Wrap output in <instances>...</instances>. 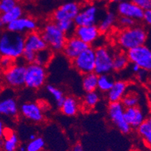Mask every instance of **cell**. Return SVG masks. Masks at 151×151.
I'll use <instances>...</instances> for the list:
<instances>
[{"label":"cell","mask_w":151,"mask_h":151,"mask_svg":"<svg viewBox=\"0 0 151 151\" xmlns=\"http://www.w3.org/2000/svg\"><path fill=\"white\" fill-rule=\"evenodd\" d=\"M140 70H141V68H140V67L138 66V65H135V64H132V71L134 73L137 74Z\"/></svg>","instance_id":"44"},{"label":"cell","mask_w":151,"mask_h":151,"mask_svg":"<svg viewBox=\"0 0 151 151\" xmlns=\"http://www.w3.org/2000/svg\"><path fill=\"white\" fill-rule=\"evenodd\" d=\"M128 83L123 80L115 81L111 90L107 93V99L109 103L120 102L127 93Z\"/></svg>","instance_id":"20"},{"label":"cell","mask_w":151,"mask_h":151,"mask_svg":"<svg viewBox=\"0 0 151 151\" xmlns=\"http://www.w3.org/2000/svg\"><path fill=\"white\" fill-rule=\"evenodd\" d=\"M118 23L120 24L121 27L124 28H129L135 25V21L133 19L129 18L128 17H124V16H120L118 20Z\"/></svg>","instance_id":"36"},{"label":"cell","mask_w":151,"mask_h":151,"mask_svg":"<svg viewBox=\"0 0 151 151\" xmlns=\"http://www.w3.org/2000/svg\"><path fill=\"white\" fill-rule=\"evenodd\" d=\"M36 138V136H35V134H31L29 135V141H31V140H33L34 138Z\"/></svg>","instance_id":"48"},{"label":"cell","mask_w":151,"mask_h":151,"mask_svg":"<svg viewBox=\"0 0 151 151\" xmlns=\"http://www.w3.org/2000/svg\"><path fill=\"white\" fill-rule=\"evenodd\" d=\"M7 31L23 34L37 31L38 23L35 19L29 17H21L6 25Z\"/></svg>","instance_id":"11"},{"label":"cell","mask_w":151,"mask_h":151,"mask_svg":"<svg viewBox=\"0 0 151 151\" xmlns=\"http://www.w3.org/2000/svg\"><path fill=\"white\" fill-rule=\"evenodd\" d=\"M98 75L95 72L86 74L82 79V87L86 93L96 91Z\"/></svg>","instance_id":"25"},{"label":"cell","mask_w":151,"mask_h":151,"mask_svg":"<svg viewBox=\"0 0 151 151\" xmlns=\"http://www.w3.org/2000/svg\"><path fill=\"white\" fill-rule=\"evenodd\" d=\"M52 57H53V51L47 47V48L41 50L36 53L35 63L45 67L51 61Z\"/></svg>","instance_id":"30"},{"label":"cell","mask_w":151,"mask_h":151,"mask_svg":"<svg viewBox=\"0 0 151 151\" xmlns=\"http://www.w3.org/2000/svg\"><path fill=\"white\" fill-rule=\"evenodd\" d=\"M116 14L113 12H108V13H106V14L100 20L99 25L97 26L100 32L101 33L108 32L114 27V23H116Z\"/></svg>","instance_id":"24"},{"label":"cell","mask_w":151,"mask_h":151,"mask_svg":"<svg viewBox=\"0 0 151 151\" xmlns=\"http://www.w3.org/2000/svg\"><path fill=\"white\" fill-rule=\"evenodd\" d=\"M71 151H84V150H83V146L78 143V144H76L75 145H74Z\"/></svg>","instance_id":"43"},{"label":"cell","mask_w":151,"mask_h":151,"mask_svg":"<svg viewBox=\"0 0 151 151\" xmlns=\"http://www.w3.org/2000/svg\"><path fill=\"white\" fill-rule=\"evenodd\" d=\"M6 130L7 129L5 128V125L4 123L3 120L0 118V138H3Z\"/></svg>","instance_id":"42"},{"label":"cell","mask_w":151,"mask_h":151,"mask_svg":"<svg viewBox=\"0 0 151 151\" xmlns=\"http://www.w3.org/2000/svg\"><path fill=\"white\" fill-rule=\"evenodd\" d=\"M145 20V23L148 25L151 24V10H145L144 12V14H143V19Z\"/></svg>","instance_id":"41"},{"label":"cell","mask_w":151,"mask_h":151,"mask_svg":"<svg viewBox=\"0 0 151 151\" xmlns=\"http://www.w3.org/2000/svg\"><path fill=\"white\" fill-rule=\"evenodd\" d=\"M100 101V96L96 91L86 93L83 99V107L86 111L93 109Z\"/></svg>","instance_id":"28"},{"label":"cell","mask_w":151,"mask_h":151,"mask_svg":"<svg viewBox=\"0 0 151 151\" xmlns=\"http://www.w3.org/2000/svg\"><path fill=\"white\" fill-rule=\"evenodd\" d=\"M140 99L138 95L135 93H126L123 98L121 100V104L123 105L125 108H131V107L138 106Z\"/></svg>","instance_id":"32"},{"label":"cell","mask_w":151,"mask_h":151,"mask_svg":"<svg viewBox=\"0 0 151 151\" xmlns=\"http://www.w3.org/2000/svg\"><path fill=\"white\" fill-rule=\"evenodd\" d=\"M2 145H3V138H0V149L2 148Z\"/></svg>","instance_id":"49"},{"label":"cell","mask_w":151,"mask_h":151,"mask_svg":"<svg viewBox=\"0 0 151 151\" xmlns=\"http://www.w3.org/2000/svg\"><path fill=\"white\" fill-rule=\"evenodd\" d=\"M35 55H36V53H33V52L24 50L21 57L23 60V61L25 62L26 63H27V64H31V63H35Z\"/></svg>","instance_id":"39"},{"label":"cell","mask_w":151,"mask_h":151,"mask_svg":"<svg viewBox=\"0 0 151 151\" xmlns=\"http://www.w3.org/2000/svg\"><path fill=\"white\" fill-rule=\"evenodd\" d=\"M129 64V59L124 52H119L113 56V70L115 71H121L128 67Z\"/></svg>","instance_id":"26"},{"label":"cell","mask_w":151,"mask_h":151,"mask_svg":"<svg viewBox=\"0 0 151 151\" xmlns=\"http://www.w3.org/2000/svg\"><path fill=\"white\" fill-rule=\"evenodd\" d=\"M129 63L138 65L141 69L150 71L151 69V50L146 45L136 47L126 51Z\"/></svg>","instance_id":"6"},{"label":"cell","mask_w":151,"mask_h":151,"mask_svg":"<svg viewBox=\"0 0 151 151\" xmlns=\"http://www.w3.org/2000/svg\"><path fill=\"white\" fill-rule=\"evenodd\" d=\"M24 51V35L7 31L0 36V56L18 60Z\"/></svg>","instance_id":"2"},{"label":"cell","mask_w":151,"mask_h":151,"mask_svg":"<svg viewBox=\"0 0 151 151\" xmlns=\"http://www.w3.org/2000/svg\"><path fill=\"white\" fill-rule=\"evenodd\" d=\"M17 150L18 151H26V146H24V145H19Z\"/></svg>","instance_id":"46"},{"label":"cell","mask_w":151,"mask_h":151,"mask_svg":"<svg viewBox=\"0 0 151 151\" xmlns=\"http://www.w3.org/2000/svg\"><path fill=\"white\" fill-rule=\"evenodd\" d=\"M147 38L146 29L141 26L134 25L119 32L116 35V42L122 50L127 51L136 47L146 45Z\"/></svg>","instance_id":"1"},{"label":"cell","mask_w":151,"mask_h":151,"mask_svg":"<svg viewBox=\"0 0 151 151\" xmlns=\"http://www.w3.org/2000/svg\"><path fill=\"white\" fill-rule=\"evenodd\" d=\"M124 116L126 122L132 129L138 128L146 119L145 112L139 106L126 108Z\"/></svg>","instance_id":"19"},{"label":"cell","mask_w":151,"mask_h":151,"mask_svg":"<svg viewBox=\"0 0 151 151\" xmlns=\"http://www.w3.org/2000/svg\"><path fill=\"white\" fill-rule=\"evenodd\" d=\"M19 113L26 120L32 123H42L45 119L42 106L38 103L34 101H27L23 103L19 108Z\"/></svg>","instance_id":"10"},{"label":"cell","mask_w":151,"mask_h":151,"mask_svg":"<svg viewBox=\"0 0 151 151\" xmlns=\"http://www.w3.org/2000/svg\"><path fill=\"white\" fill-rule=\"evenodd\" d=\"M100 34L101 32L96 25L76 27L74 32V35L75 37L89 46L98 40Z\"/></svg>","instance_id":"14"},{"label":"cell","mask_w":151,"mask_h":151,"mask_svg":"<svg viewBox=\"0 0 151 151\" xmlns=\"http://www.w3.org/2000/svg\"><path fill=\"white\" fill-rule=\"evenodd\" d=\"M23 9H22L20 5H17L15 7H14L13 9H11L10 11H9V12L2 14L1 16H2V20H3L5 25H7V24H9V23H11V22L23 17Z\"/></svg>","instance_id":"29"},{"label":"cell","mask_w":151,"mask_h":151,"mask_svg":"<svg viewBox=\"0 0 151 151\" xmlns=\"http://www.w3.org/2000/svg\"><path fill=\"white\" fill-rule=\"evenodd\" d=\"M47 70L45 67L33 63L26 65L25 83L27 88L38 90L45 85L47 81Z\"/></svg>","instance_id":"4"},{"label":"cell","mask_w":151,"mask_h":151,"mask_svg":"<svg viewBox=\"0 0 151 151\" xmlns=\"http://www.w3.org/2000/svg\"><path fill=\"white\" fill-rule=\"evenodd\" d=\"M80 10V6L76 2H71L63 4L53 12V22L57 23L62 20H74Z\"/></svg>","instance_id":"12"},{"label":"cell","mask_w":151,"mask_h":151,"mask_svg":"<svg viewBox=\"0 0 151 151\" xmlns=\"http://www.w3.org/2000/svg\"><path fill=\"white\" fill-rule=\"evenodd\" d=\"M110 2H112V3H120L122 2H124L126 0H108Z\"/></svg>","instance_id":"45"},{"label":"cell","mask_w":151,"mask_h":151,"mask_svg":"<svg viewBox=\"0 0 151 151\" xmlns=\"http://www.w3.org/2000/svg\"><path fill=\"white\" fill-rule=\"evenodd\" d=\"M41 35L47 46L52 51L60 52L63 50L68 37L60 30L53 21L47 23L42 28Z\"/></svg>","instance_id":"3"},{"label":"cell","mask_w":151,"mask_h":151,"mask_svg":"<svg viewBox=\"0 0 151 151\" xmlns=\"http://www.w3.org/2000/svg\"><path fill=\"white\" fill-rule=\"evenodd\" d=\"M72 65L80 74L94 72L95 69V49L89 47L78 55L76 58L71 60Z\"/></svg>","instance_id":"9"},{"label":"cell","mask_w":151,"mask_h":151,"mask_svg":"<svg viewBox=\"0 0 151 151\" xmlns=\"http://www.w3.org/2000/svg\"><path fill=\"white\" fill-rule=\"evenodd\" d=\"M26 65L23 63H14L4 72V82L12 89H19L25 83Z\"/></svg>","instance_id":"7"},{"label":"cell","mask_w":151,"mask_h":151,"mask_svg":"<svg viewBox=\"0 0 151 151\" xmlns=\"http://www.w3.org/2000/svg\"><path fill=\"white\" fill-rule=\"evenodd\" d=\"M137 132L141 139L148 146L151 144V120L146 118L144 122L137 128Z\"/></svg>","instance_id":"23"},{"label":"cell","mask_w":151,"mask_h":151,"mask_svg":"<svg viewBox=\"0 0 151 151\" xmlns=\"http://www.w3.org/2000/svg\"><path fill=\"white\" fill-rule=\"evenodd\" d=\"M145 11L132 2L131 1H124L117 5V12L120 16L128 17L133 19L134 21L141 20Z\"/></svg>","instance_id":"18"},{"label":"cell","mask_w":151,"mask_h":151,"mask_svg":"<svg viewBox=\"0 0 151 151\" xmlns=\"http://www.w3.org/2000/svg\"><path fill=\"white\" fill-rule=\"evenodd\" d=\"M57 25L60 29L62 32L65 34L67 37L68 35L72 36L74 35V32L75 29V24L74 20H62V21L57 22Z\"/></svg>","instance_id":"33"},{"label":"cell","mask_w":151,"mask_h":151,"mask_svg":"<svg viewBox=\"0 0 151 151\" xmlns=\"http://www.w3.org/2000/svg\"><path fill=\"white\" fill-rule=\"evenodd\" d=\"M148 71H146V70L141 69L139 71H138L137 75H138V78L139 79V81L141 82H144L145 81H146L147 79Z\"/></svg>","instance_id":"40"},{"label":"cell","mask_w":151,"mask_h":151,"mask_svg":"<svg viewBox=\"0 0 151 151\" xmlns=\"http://www.w3.org/2000/svg\"><path fill=\"white\" fill-rule=\"evenodd\" d=\"M45 146V141L42 137H36L26 145V151H42Z\"/></svg>","instance_id":"34"},{"label":"cell","mask_w":151,"mask_h":151,"mask_svg":"<svg viewBox=\"0 0 151 151\" xmlns=\"http://www.w3.org/2000/svg\"><path fill=\"white\" fill-rule=\"evenodd\" d=\"M98 19V9L95 5H89L78 12L74 19L76 27L96 25Z\"/></svg>","instance_id":"13"},{"label":"cell","mask_w":151,"mask_h":151,"mask_svg":"<svg viewBox=\"0 0 151 151\" xmlns=\"http://www.w3.org/2000/svg\"><path fill=\"white\" fill-rule=\"evenodd\" d=\"M114 54L107 47H99L95 50V69L97 75L110 74L113 71Z\"/></svg>","instance_id":"5"},{"label":"cell","mask_w":151,"mask_h":151,"mask_svg":"<svg viewBox=\"0 0 151 151\" xmlns=\"http://www.w3.org/2000/svg\"><path fill=\"white\" fill-rule=\"evenodd\" d=\"M46 48H47V46L44 41L41 32L34 31L24 35V50L37 53Z\"/></svg>","instance_id":"17"},{"label":"cell","mask_w":151,"mask_h":151,"mask_svg":"<svg viewBox=\"0 0 151 151\" xmlns=\"http://www.w3.org/2000/svg\"><path fill=\"white\" fill-rule=\"evenodd\" d=\"M114 79L109 74L98 75L97 90L102 93H108L114 83Z\"/></svg>","instance_id":"27"},{"label":"cell","mask_w":151,"mask_h":151,"mask_svg":"<svg viewBox=\"0 0 151 151\" xmlns=\"http://www.w3.org/2000/svg\"><path fill=\"white\" fill-rule=\"evenodd\" d=\"M46 90L48 92L49 94L52 96L53 99L55 100V101L57 103V106L60 108L62 104H63L64 99H65V96H64L63 92L60 88H58L57 86L52 84L47 85L46 86Z\"/></svg>","instance_id":"31"},{"label":"cell","mask_w":151,"mask_h":151,"mask_svg":"<svg viewBox=\"0 0 151 151\" xmlns=\"http://www.w3.org/2000/svg\"><path fill=\"white\" fill-rule=\"evenodd\" d=\"M125 108L121 102L109 103L108 107V115L109 120L116 128L123 134H129L132 128L127 123L124 116Z\"/></svg>","instance_id":"8"},{"label":"cell","mask_w":151,"mask_h":151,"mask_svg":"<svg viewBox=\"0 0 151 151\" xmlns=\"http://www.w3.org/2000/svg\"><path fill=\"white\" fill-rule=\"evenodd\" d=\"M89 47L90 46L88 45L85 44L75 35H72L67 38L63 51L67 58L70 60H73Z\"/></svg>","instance_id":"16"},{"label":"cell","mask_w":151,"mask_h":151,"mask_svg":"<svg viewBox=\"0 0 151 151\" xmlns=\"http://www.w3.org/2000/svg\"><path fill=\"white\" fill-rule=\"evenodd\" d=\"M15 61L12 59L7 57H0V68L4 71L10 68L12 65H13Z\"/></svg>","instance_id":"37"},{"label":"cell","mask_w":151,"mask_h":151,"mask_svg":"<svg viewBox=\"0 0 151 151\" xmlns=\"http://www.w3.org/2000/svg\"><path fill=\"white\" fill-rule=\"evenodd\" d=\"M17 5V0H1L0 1V14L9 12Z\"/></svg>","instance_id":"35"},{"label":"cell","mask_w":151,"mask_h":151,"mask_svg":"<svg viewBox=\"0 0 151 151\" xmlns=\"http://www.w3.org/2000/svg\"><path fill=\"white\" fill-rule=\"evenodd\" d=\"M62 113L65 116H73L78 114L80 105L78 101L73 96L65 97L63 104L60 107Z\"/></svg>","instance_id":"21"},{"label":"cell","mask_w":151,"mask_h":151,"mask_svg":"<svg viewBox=\"0 0 151 151\" xmlns=\"http://www.w3.org/2000/svg\"><path fill=\"white\" fill-rule=\"evenodd\" d=\"M20 145L18 135L11 130H6L4 135L2 148L4 151H17Z\"/></svg>","instance_id":"22"},{"label":"cell","mask_w":151,"mask_h":151,"mask_svg":"<svg viewBox=\"0 0 151 151\" xmlns=\"http://www.w3.org/2000/svg\"><path fill=\"white\" fill-rule=\"evenodd\" d=\"M132 2L138 5L144 11L151 9V0H130Z\"/></svg>","instance_id":"38"},{"label":"cell","mask_w":151,"mask_h":151,"mask_svg":"<svg viewBox=\"0 0 151 151\" xmlns=\"http://www.w3.org/2000/svg\"><path fill=\"white\" fill-rule=\"evenodd\" d=\"M4 26H5V23H4L3 20H2V16H1V14H0V29L2 28Z\"/></svg>","instance_id":"47"},{"label":"cell","mask_w":151,"mask_h":151,"mask_svg":"<svg viewBox=\"0 0 151 151\" xmlns=\"http://www.w3.org/2000/svg\"><path fill=\"white\" fill-rule=\"evenodd\" d=\"M19 105L14 97L9 95L0 96V116L16 118L19 114Z\"/></svg>","instance_id":"15"}]
</instances>
